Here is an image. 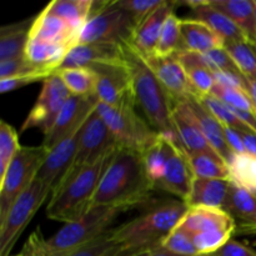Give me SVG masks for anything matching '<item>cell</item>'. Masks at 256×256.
Here are the masks:
<instances>
[{"label":"cell","instance_id":"6da1fadb","mask_svg":"<svg viewBox=\"0 0 256 256\" xmlns=\"http://www.w3.org/2000/svg\"><path fill=\"white\" fill-rule=\"evenodd\" d=\"M152 190L154 186L148 179L142 154L118 146L102 174L92 208L144 206L149 204Z\"/></svg>","mask_w":256,"mask_h":256},{"label":"cell","instance_id":"7a4b0ae2","mask_svg":"<svg viewBox=\"0 0 256 256\" xmlns=\"http://www.w3.org/2000/svg\"><path fill=\"white\" fill-rule=\"evenodd\" d=\"M125 206H96L75 222H66L52 238L45 239L39 229L35 230L24 245L25 256H64L94 240L112 229V224Z\"/></svg>","mask_w":256,"mask_h":256},{"label":"cell","instance_id":"3957f363","mask_svg":"<svg viewBox=\"0 0 256 256\" xmlns=\"http://www.w3.org/2000/svg\"><path fill=\"white\" fill-rule=\"evenodd\" d=\"M188 210L182 200L149 202L139 216L112 228L110 234L124 250H152L176 229Z\"/></svg>","mask_w":256,"mask_h":256},{"label":"cell","instance_id":"277c9868","mask_svg":"<svg viewBox=\"0 0 256 256\" xmlns=\"http://www.w3.org/2000/svg\"><path fill=\"white\" fill-rule=\"evenodd\" d=\"M118 146L96 162L69 172L65 176L50 195L46 206V216L50 220L66 224L80 219L92 209L100 180Z\"/></svg>","mask_w":256,"mask_h":256},{"label":"cell","instance_id":"5b68a950","mask_svg":"<svg viewBox=\"0 0 256 256\" xmlns=\"http://www.w3.org/2000/svg\"><path fill=\"white\" fill-rule=\"evenodd\" d=\"M124 60L132 78V92L148 122L162 134H176L172 124L174 102L148 65L142 55L130 44L122 42Z\"/></svg>","mask_w":256,"mask_h":256},{"label":"cell","instance_id":"8992f818","mask_svg":"<svg viewBox=\"0 0 256 256\" xmlns=\"http://www.w3.org/2000/svg\"><path fill=\"white\" fill-rule=\"evenodd\" d=\"M135 104L130 102L122 106H110L99 102L95 110L106 122L119 146L142 154L158 142L160 132L138 114Z\"/></svg>","mask_w":256,"mask_h":256},{"label":"cell","instance_id":"52a82bcc","mask_svg":"<svg viewBox=\"0 0 256 256\" xmlns=\"http://www.w3.org/2000/svg\"><path fill=\"white\" fill-rule=\"evenodd\" d=\"M136 22L125 9L114 2H94L92 14L79 34L78 44L129 42Z\"/></svg>","mask_w":256,"mask_h":256},{"label":"cell","instance_id":"ba28073f","mask_svg":"<svg viewBox=\"0 0 256 256\" xmlns=\"http://www.w3.org/2000/svg\"><path fill=\"white\" fill-rule=\"evenodd\" d=\"M49 150L42 146H22L0 178V222L5 219L15 200L36 179Z\"/></svg>","mask_w":256,"mask_h":256},{"label":"cell","instance_id":"9c48e42d","mask_svg":"<svg viewBox=\"0 0 256 256\" xmlns=\"http://www.w3.org/2000/svg\"><path fill=\"white\" fill-rule=\"evenodd\" d=\"M50 195L52 192L39 179H35L15 200L5 219L0 222V256L10 254L22 232Z\"/></svg>","mask_w":256,"mask_h":256},{"label":"cell","instance_id":"30bf717a","mask_svg":"<svg viewBox=\"0 0 256 256\" xmlns=\"http://www.w3.org/2000/svg\"><path fill=\"white\" fill-rule=\"evenodd\" d=\"M70 96L72 92L55 72L48 76L42 82V92L32 109L28 114L22 126V132L38 128L44 132V135H46Z\"/></svg>","mask_w":256,"mask_h":256},{"label":"cell","instance_id":"8fae6325","mask_svg":"<svg viewBox=\"0 0 256 256\" xmlns=\"http://www.w3.org/2000/svg\"><path fill=\"white\" fill-rule=\"evenodd\" d=\"M116 146L118 142L109 126L96 110H94L80 129L76 155L69 172L96 162Z\"/></svg>","mask_w":256,"mask_h":256},{"label":"cell","instance_id":"7c38bea8","mask_svg":"<svg viewBox=\"0 0 256 256\" xmlns=\"http://www.w3.org/2000/svg\"><path fill=\"white\" fill-rule=\"evenodd\" d=\"M89 69L94 70L98 75L95 95L100 102L110 106H122L126 102H135L132 78L125 60L116 64H98Z\"/></svg>","mask_w":256,"mask_h":256},{"label":"cell","instance_id":"4fadbf2b","mask_svg":"<svg viewBox=\"0 0 256 256\" xmlns=\"http://www.w3.org/2000/svg\"><path fill=\"white\" fill-rule=\"evenodd\" d=\"M98 102L99 99L95 94L88 96L72 95L60 110L50 132L44 135L42 146L50 150L65 138L78 132L89 115L94 112Z\"/></svg>","mask_w":256,"mask_h":256},{"label":"cell","instance_id":"5bb4252c","mask_svg":"<svg viewBox=\"0 0 256 256\" xmlns=\"http://www.w3.org/2000/svg\"><path fill=\"white\" fill-rule=\"evenodd\" d=\"M80 129L52 148L38 172L36 179H39L52 192L65 179L74 162Z\"/></svg>","mask_w":256,"mask_h":256},{"label":"cell","instance_id":"9a60e30c","mask_svg":"<svg viewBox=\"0 0 256 256\" xmlns=\"http://www.w3.org/2000/svg\"><path fill=\"white\" fill-rule=\"evenodd\" d=\"M144 59L165 88L174 104L189 98H196V92L190 84L184 66L175 55L172 56L152 55Z\"/></svg>","mask_w":256,"mask_h":256},{"label":"cell","instance_id":"2e32d148","mask_svg":"<svg viewBox=\"0 0 256 256\" xmlns=\"http://www.w3.org/2000/svg\"><path fill=\"white\" fill-rule=\"evenodd\" d=\"M172 119L180 142L188 154H209L219 156L202 134L188 100H182L174 105Z\"/></svg>","mask_w":256,"mask_h":256},{"label":"cell","instance_id":"e0dca14e","mask_svg":"<svg viewBox=\"0 0 256 256\" xmlns=\"http://www.w3.org/2000/svg\"><path fill=\"white\" fill-rule=\"evenodd\" d=\"M195 174L190 164L189 155L182 146L175 148L174 152L168 160L162 179L156 189L165 190L186 202L192 192Z\"/></svg>","mask_w":256,"mask_h":256},{"label":"cell","instance_id":"ac0fdd59","mask_svg":"<svg viewBox=\"0 0 256 256\" xmlns=\"http://www.w3.org/2000/svg\"><path fill=\"white\" fill-rule=\"evenodd\" d=\"M116 62H124L122 42V44H115V42L78 44L70 49L59 69L92 68L98 64H116Z\"/></svg>","mask_w":256,"mask_h":256},{"label":"cell","instance_id":"d6986e66","mask_svg":"<svg viewBox=\"0 0 256 256\" xmlns=\"http://www.w3.org/2000/svg\"><path fill=\"white\" fill-rule=\"evenodd\" d=\"M190 236L214 232H232L235 234V222L225 210L218 208H189L179 225Z\"/></svg>","mask_w":256,"mask_h":256},{"label":"cell","instance_id":"ffe728a7","mask_svg":"<svg viewBox=\"0 0 256 256\" xmlns=\"http://www.w3.org/2000/svg\"><path fill=\"white\" fill-rule=\"evenodd\" d=\"M172 12L174 4L166 2L135 26L129 42L144 58L155 55L166 18Z\"/></svg>","mask_w":256,"mask_h":256},{"label":"cell","instance_id":"44dd1931","mask_svg":"<svg viewBox=\"0 0 256 256\" xmlns=\"http://www.w3.org/2000/svg\"><path fill=\"white\" fill-rule=\"evenodd\" d=\"M79 34L80 32L74 29L72 25L55 15L49 14L44 9L32 20L29 38L74 48L75 45H78Z\"/></svg>","mask_w":256,"mask_h":256},{"label":"cell","instance_id":"7402d4cb","mask_svg":"<svg viewBox=\"0 0 256 256\" xmlns=\"http://www.w3.org/2000/svg\"><path fill=\"white\" fill-rule=\"evenodd\" d=\"M235 222V234H256V196L232 182L224 208Z\"/></svg>","mask_w":256,"mask_h":256},{"label":"cell","instance_id":"603a6c76","mask_svg":"<svg viewBox=\"0 0 256 256\" xmlns=\"http://www.w3.org/2000/svg\"><path fill=\"white\" fill-rule=\"evenodd\" d=\"M180 30H182V52L205 54L212 50L222 49L225 46L224 39L218 35L209 25L199 20L192 18L182 19Z\"/></svg>","mask_w":256,"mask_h":256},{"label":"cell","instance_id":"cb8c5ba5","mask_svg":"<svg viewBox=\"0 0 256 256\" xmlns=\"http://www.w3.org/2000/svg\"><path fill=\"white\" fill-rule=\"evenodd\" d=\"M196 118L198 122L200 125L202 134L206 138L208 142L212 145V149L219 154V156L224 160L226 164H229L234 158V152L228 146L226 139H225L224 125L196 99V98H189L186 99Z\"/></svg>","mask_w":256,"mask_h":256},{"label":"cell","instance_id":"d4e9b609","mask_svg":"<svg viewBox=\"0 0 256 256\" xmlns=\"http://www.w3.org/2000/svg\"><path fill=\"white\" fill-rule=\"evenodd\" d=\"M232 182L224 179L195 178L186 204L189 208L208 206L224 210L229 198Z\"/></svg>","mask_w":256,"mask_h":256},{"label":"cell","instance_id":"484cf974","mask_svg":"<svg viewBox=\"0 0 256 256\" xmlns=\"http://www.w3.org/2000/svg\"><path fill=\"white\" fill-rule=\"evenodd\" d=\"M72 48L62 44L42 42L39 39L29 38L25 49V55L28 62L38 66L39 69L54 74L64 62L65 56Z\"/></svg>","mask_w":256,"mask_h":256},{"label":"cell","instance_id":"4316f807","mask_svg":"<svg viewBox=\"0 0 256 256\" xmlns=\"http://www.w3.org/2000/svg\"><path fill=\"white\" fill-rule=\"evenodd\" d=\"M192 19L199 20L209 25L218 35L224 39L225 42L249 40L245 32L228 15L212 8L209 4V0H206L202 6L192 10Z\"/></svg>","mask_w":256,"mask_h":256},{"label":"cell","instance_id":"83f0119b","mask_svg":"<svg viewBox=\"0 0 256 256\" xmlns=\"http://www.w3.org/2000/svg\"><path fill=\"white\" fill-rule=\"evenodd\" d=\"M209 4L230 18L248 36L256 42V9L254 0H209Z\"/></svg>","mask_w":256,"mask_h":256},{"label":"cell","instance_id":"f1b7e54d","mask_svg":"<svg viewBox=\"0 0 256 256\" xmlns=\"http://www.w3.org/2000/svg\"><path fill=\"white\" fill-rule=\"evenodd\" d=\"M92 2L94 0H54L45 10L82 32L92 14Z\"/></svg>","mask_w":256,"mask_h":256},{"label":"cell","instance_id":"f546056e","mask_svg":"<svg viewBox=\"0 0 256 256\" xmlns=\"http://www.w3.org/2000/svg\"><path fill=\"white\" fill-rule=\"evenodd\" d=\"M30 26H28V22H25L0 29V62L24 56Z\"/></svg>","mask_w":256,"mask_h":256},{"label":"cell","instance_id":"4dcf8cb0","mask_svg":"<svg viewBox=\"0 0 256 256\" xmlns=\"http://www.w3.org/2000/svg\"><path fill=\"white\" fill-rule=\"evenodd\" d=\"M55 74L66 85L72 95L88 96L95 94L98 75L94 70L89 68H66L56 70Z\"/></svg>","mask_w":256,"mask_h":256},{"label":"cell","instance_id":"1f68e13d","mask_svg":"<svg viewBox=\"0 0 256 256\" xmlns=\"http://www.w3.org/2000/svg\"><path fill=\"white\" fill-rule=\"evenodd\" d=\"M228 166L230 182L252 194L256 192V156L250 154L234 155Z\"/></svg>","mask_w":256,"mask_h":256},{"label":"cell","instance_id":"d6a6232c","mask_svg":"<svg viewBox=\"0 0 256 256\" xmlns=\"http://www.w3.org/2000/svg\"><path fill=\"white\" fill-rule=\"evenodd\" d=\"M224 48L232 58L240 72L246 79L256 82V42L250 40L225 42Z\"/></svg>","mask_w":256,"mask_h":256},{"label":"cell","instance_id":"836d02e7","mask_svg":"<svg viewBox=\"0 0 256 256\" xmlns=\"http://www.w3.org/2000/svg\"><path fill=\"white\" fill-rule=\"evenodd\" d=\"M189 160L195 178L230 180L229 166L222 158L209 154H192Z\"/></svg>","mask_w":256,"mask_h":256},{"label":"cell","instance_id":"e575fe53","mask_svg":"<svg viewBox=\"0 0 256 256\" xmlns=\"http://www.w3.org/2000/svg\"><path fill=\"white\" fill-rule=\"evenodd\" d=\"M180 22H182V19H179L174 12H170L169 16L166 18L164 28H162V36H160L155 55H158V56H172L176 52H182Z\"/></svg>","mask_w":256,"mask_h":256},{"label":"cell","instance_id":"d590c367","mask_svg":"<svg viewBox=\"0 0 256 256\" xmlns=\"http://www.w3.org/2000/svg\"><path fill=\"white\" fill-rule=\"evenodd\" d=\"M198 99V98H196ZM200 102L222 122L224 126L228 128H232V129L238 130L239 132H249V128L232 112L229 106H228L225 102H222V100H219L218 98H215L214 95L209 94V95H205V96L199 98Z\"/></svg>","mask_w":256,"mask_h":256},{"label":"cell","instance_id":"8d00e7d4","mask_svg":"<svg viewBox=\"0 0 256 256\" xmlns=\"http://www.w3.org/2000/svg\"><path fill=\"white\" fill-rule=\"evenodd\" d=\"M19 138L14 128L6 122H0V178L6 172L8 166L20 150Z\"/></svg>","mask_w":256,"mask_h":256},{"label":"cell","instance_id":"74e56055","mask_svg":"<svg viewBox=\"0 0 256 256\" xmlns=\"http://www.w3.org/2000/svg\"><path fill=\"white\" fill-rule=\"evenodd\" d=\"M112 230V229H110ZM109 232H105L102 236L74 252L64 256H116L122 252V248L118 242L112 240V234Z\"/></svg>","mask_w":256,"mask_h":256},{"label":"cell","instance_id":"f35d334b","mask_svg":"<svg viewBox=\"0 0 256 256\" xmlns=\"http://www.w3.org/2000/svg\"><path fill=\"white\" fill-rule=\"evenodd\" d=\"M212 95H214L215 98L222 100V102L229 105L232 109L256 112L255 104L245 90L232 89V88H225L219 84H215Z\"/></svg>","mask_w":256,"mask_h":256},{"label":"cell","instance_id":"ab89813d","mask_svg":"<svg viewBox=\"0 0 256 256\" xmlns=\"http://www.w3.org/2000/svg\"><path fill=\"white\" fill-rule=\"evenodd\" d=\"M160 246L182 256H199L192 238L179 226L162 240Z\"/></svg>","mask_w":256,"mask_h":256},{"label":"cell","instance_id":"60d3db41","mask_svg":"<svg viewBox=\"0 0 256 256\" xmlns=\"http://www.w3.org/2000/svg\"><path fill=\"white\" fill-rule=\"evenodd\" d=\"M32 74H42L45 75V76H50L52 75L50 72L39 69L38 66L32 65V62H28L25 56L0 62V80Z\"/></svg>","mask_w":256,"mask_h":256},{"label":"cell","instance_id":"b9f144b4","mask_svg":"<svg viewBox=\"0 0 256 256\" xmlns=\"http://www.w3.org/2000/svg\"><path fill=\"white\" fill-rule=\"evenodd\" d=\"M202 62L205 66L212 72H225L235 75H242L240 70L238 69L236 64L234 62L232 58L230 56L229 52L225 50V48L222 49H215L209 52L202 54Z\"/></svg>","mask_w":256,"mask_h":256},{"label":"cell","instance_id":"7bdbcfd3","mask_svg":"<svg viewBox=\"0 0 256 256\" xmlns=\"http://www.w3.org/2000/svg\"><path fill=\"white\" fill-rule=\"evenodd\" d=\"M165 2L166 0H118L119 6L126 10L134 18L136 25L146 19L158 8L162 6Z\"/></svg>","mask_w":256,"mask_h":256},{"label":"cell","instance_id":"ee69618b","mask_svg":"<svg viewBox=\"0 0 256 256\" xmlns=\"http://www.w3.org/2000/svg\"><path fill=\"white\" fill-rule=\"evenodd\" d=\"M48 76L42 74H32V75H22V76H14V78H8V79H2L0 80V92L2 94L5 92H12L15 89H19V88L26 86V85L32 84V82H36L39 80L44 82Z\"/></svg>","mask_w":256,"mask_h":256},{"label":"cell","instance_id":"f6af8a7d","mask_svg":"<svg viewBox=\"0 0 256 256\" xmlns=\"http://www.w3.org/2000/svg\"><path fill=\"white\" fill-rule=\"evenodd\" d=\"M214 256H256V250L236 240H230Z\"/></svg>","mask_w":256,"mask_h":256},{"label":"cell","instance_id":"bcb514c9","mask_svg":"<svg viewBox=\"0 0 256 256\" xmlns=\"http://www.w3.org/2000/svg\"><path fill=\"white\" fill-rule=\"evenodd\" d=\"M224 132L225 139H226L228 146L230 148V150H232L235 155L246 154V150H245L244 142H242L240 132H238V130L232 129V128L228 126H224Z\"/></svg>","mask_w":256,"mask_h":256},{"label":"cell","instance_id":"7dc6e473","mask_svg":"<svg viewBox=\"0 0 256 256\" xmlns=\"http://www.w3.org/2000/svg\"><path fill=\"white\" fill-rule=\"evenodd\" d=\"M242 135V142H244L245 150H246V154L256 156V134L252 130L249 132H240Z\"/></svg>","mask_w":256,"mask_h":256},{"label":"cell","instance_id":"c3c4849f","mask_svg":"<svg viewBox=\"0 0 256 256\" xmlns=\"http://www.w3.org/2000/svg\"><path fill=\"white\" fill-rule=\"evenodd\" d=\"M152 250H122L116 256H150Z\"/></svg>","mask_w":256,"mask_h":256},{"label":"cell","instance_id":"681fc988","mask_svg":"<svg viewBox=\"0 0 256 256\" xmlns=\"http://www.w3.org/2000/svg\"><path fill=\"white\" fill-rule=\"evenodd\" d=\"M245 79H246V78H245ZM246 92L249 94V96L252 98V102H254L256 106V82H254V80L246 79Z\"/></svg>","mask_w":256,"mask_h":256},{"label":"cell","instance_id":"f907efd6","mask_svg":"<svg viewBox=\"0 0 256 256\" xmlns=\"http://www.w3.org/2000/svg\"><path fill=\"white\" fill-rule=\"evenodd\" d=\"M150 256H182V255L174 254V252H169V250L164 249V248H162L159 245V246L154 248V249L152 250V254H150Z\"/></svg>","mask_w":256,"mask_h":256},{"label":"cell","instance_id":"816d5d0a","mask_svg":"<svg viewBox=\"0 0 256 256\" xmlns=\"http://www.w3.org/2000/svg\"><path fill=\"white\" fill-rule=\"evenodd\" d=\"M15 256H25L24 254H22V255H15Z\"/></svg>","mask_w":256,"mask_h":256},{"label":"cell","instance_id":"f5cc1de1","mask_svg":"<svg viewBox=\"0 0 256 256\" xmlns=\"http://www.w3.org/2000/svg\"><path fill=\"white\" fill-rule=\"evenodd\" d=\"M254 2H255V9H256V0H254Z\"/></svg>","mask_w":256,"mask_h":256},{"label":"cell","instance_id":"db71d44e","mask_svg":"<svg viewBox=\"0 0 256 256\" xmlns=\"http://www.w3.org/2000/svg\"><path fill=\"white\" fill-rule=\"evenodd\" d=\"M206 256H214V254H212V255H206Z\"/></svg>","mask_w":256,"mask_h":256},{"label":"cell","instance_id":"11a10c76","mask_svg":"<svg viewBox=\"0 0 256 256\" xmlns=\"http://www.w3.org/2000/svg\"><path fill=\"white\" fill-rule=\"evenodd\" d=\"M254 195H255V196H256V192H254Z\"/></svg>","mask_w":256,"mask_h":256}]
</instances>
